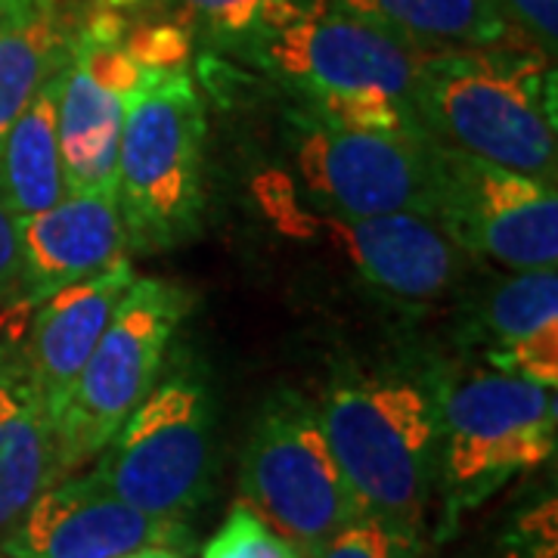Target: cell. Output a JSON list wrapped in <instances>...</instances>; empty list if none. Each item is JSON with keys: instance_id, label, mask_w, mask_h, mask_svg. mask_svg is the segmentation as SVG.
Masks as SVG:
<instances>
[{"instance_id": "e0dca14e", "label": "cell", "mask_w": 558, "mask_h": 558, "mask_svg": "<svg viewBox=\"0 0 558 558\" xmlns=\"http://www.w3.org/2000/svg\"><path fill=\"white\" fill-rule=\"evenodd\" d=\"M124 97L100 87L75 62L65 65L60 97V159L65 196L116 190Z\"/></svg>"}, {"instance_id": "52a82bcc", "label": "cell", "mask_w": 558, "mask_h": 558, "mask_svg": "<svg viewBox=\"0 0 558 558\" xmlns=\"http://www.w3.org/2000/svg\"><path fill=\"white\" fill-rule=\"evenodd\" d=\"M94 475L153 519H186L208 499L215 475V400L208 385L190 373L153 385L100 450Z\"/></svg>"}, {"instance_id": "9a60e30c", "label": "cell", "mask_w": 558, "mask_h": 558, "mask_svg": "<svg viewBox=\"0 0 558 558\" xmlns=\"http://www.w3.org/2000/svg\"><path fill=\"white\" fill-rule=\"evenodd\" d=\"M62 478L53 416L32 379L22 341L0 339V539Z\"/></svg>"}, {"instance_id": "7a4b0ae2", "label": "cell", "mask_w": 558, "mask_h": 558, "mask_svg": "<svg viewBox=\"0 0 558 558\" xmlns=\"http://www.w3.org/2000/svg\"><path fill=\"white\" fill-rule=\"evenodd\" d=\"M319 418L360 512L418 543L438 469L435 400L403 379L339 381Z\"/></svg>"}, {"instance_id": "ac0fdd59", "label": "cell", "mask_w": 558, "mask_h": 558, "mask_svg": "<svg viewBox=\"0 0 558 558\" xmlns=\"http://www.w3.org/2000/svg\"><path fill=\"white\" fill-rule=\"evenodd\" d=\"M62 78L65 69L40 87L0 149V199L20 220L65 199L60 159Z\"/></svg>"}, {"instance_id": "8fae6325", "label": "cell", "mask_w": 558, "mask_h": 558, "mask_svg": "<svg viewBox=\"0 0 558 558\" xmlns=\"http://www.w3.org/2000/svg\"><path fill=\"white\" fill-rule=\"evenodd\" d=\"M264 208L289 236H323L336 245L369 286L410 301L444 299L462 277L469 255L438 223L418 215L341 218L311 215L292 199V183L282 174L258 180Z\"/></svg>"}, {"instance_id": "44dd1931", "label": "cell", "mask_w": 558, "mask_h": 558, "mask_svg": "<svg viewBox=\"0 0 558 558\" xmlns=\"http://www.w3.org/2000/svg\"><path fill=\"white\" fill-rule=\"evenodd\" d=\"M264 0H159L161 16L183 22L193 38L218 53L240 57Z\"/></svg>"}, {"instance_id": "484cf974", "label": "cell", "mask_w": 558, "mask_h": 558, "mask_svg": "<svg viewBox=\"0 0 558 558\" xmlns=\"http://www.w3.org/2000/svg\"><path fill=\"white\" fill-rule=\"evenodd\" d=\"M72 62H75L78 69H84L100 87L119 94L124 100H128L134 90H140L149 75H156V72L140 69L137 62L121 50V44H94V40L75 38Z\"/></svg>"}, {"instance_id": "8992f818", "label": "cell", "mask_w": 558, "mask_h": 558, "mask_svg": "<svg viewBox=\"0 0 558 558\" xmlns=\"http://www.w3.org/2000/svg\"><path fill=\"white\" fill-rule=\"evenodd\" d=\"M242 502L301 558L357 521V499L341 475L319 410L299 395H279L255 422L240 465Z\"/></svg>"}, {"instance_id": "7402d4cb", "label": "cell", "mask_w": 558, "mask_h": 558, "mask_svg": "<svg viewBox=\"0 0 558 558\" xmlns=\"http://www.w3.org/2000/svg\"><path fill=\"white\" fill-rule=\"evenodd\" d=\"M304 106L341 131H357V134H410V131H418L410 106L391 100L385 94H373V90L319 94V97L304 100Z\"/></svg>"}, {"instance_id": "30bf717a", "label": "cell", "mask_w": 558, "mask_h": 558, "mask_svg": "<svg viewBox=\"0 0 558 558\" xmlns=\"http://www.w3.org/2000/svg\"><path fill=\"white\" fill-rule=\"evenodd\" d=\"M432 220L465 255L509 270L558 267V190L549 180L440 146Z\"/></svg>"}, {"instance_id": "9c48e42d", "label": "cell", "mask_w": 558, "mask_h": 558, "mask_svg": "<svg viewBox=\"0 0 558 558\" xmlns=\"http://www.w3.org/2000/svg\"><path fill=\"white\" fill-rule=\"evenodd\" d=\"M435 416L444 478L462 502L537 469L556 450V391L499 369H472L447 381Z\"/></svg>"}, {"instance_id": "ba28073f", "label": "cell", "mask_w": 558, "mask_h": 558, "mask_svg": "<svg viewBox=\"0 0 558 558\" xmlns=\"http://www.w3.org/2000/svg\"><path fill=\"white\" fill-rule=\"evenodd\" d=\"M286 140L304 190L326 208L323 215L435 218L440 146L422 131H341L301 106L289 112Z\"/></svg>"}, {"instance_id": "603a6c76", "label": "cell", "mask_w": 558, "mask_h": 558, "mask_svg": "<svg viewBox=\"0 0 558 558\" xmlns=\"http://www.w3.org/2000/svg\"><path fill=\"white\" fill-rule=\"evenodd\" d=\"M121 50L146 72H186L196 53V38L183 22L156 13L128 25Z\"/></svg>"}, {"instance_id": "4316f807", "label": "cell", "mask_w": 558, "mask_h": 558, "mask_svg": "<svg viewBox=\"0 0 558 558\" xmlns=\"http://www.w3.org/2000/svg\"><path fill=\"white\" fill-rule=\"evenodd\" d=\"M317 558H416V543L395 537L385 524L360 515L323 546Z\"/></svg>"}, {"instance_id": "d6986e66", "label": "cell", "mask_w": 558, "mask_h": 558, "mask_svg": "<svg viewBox=\"0 0 558 558\" xmlns=\"http://www.w3.org/2000/svg\"><path fill=\"white\" fill-rule=\"evenodd\" d=\"M351 16L376 22L422 50L487 47L515 38L494 0H329Z\"/></svg>"}, {"instance_id": "d6a6232c", "label": "cell", "mask_w": 558, "mask_h": 558, "mask_svg": "<svg viewBox=\"0 0 558 558\" xmlns=\"http://www.w3.org/2000/svg\"><path fill=\"white\" fill-rule=\"evenodd\" d=\"M156 7H159V0H156Z\"/></svg>"}, {"instance_id": "f1b7e54d", "label": "cell", "mask_w": 558, "mask_h": 558, "mask_svg": "<svg viewBox=\"0 0 558 558\" xmlns=\"http://www.w3.org/2000/svg\"><path fill=\"white\" fill-rule=\"evenodd\" d=\"M22 286L20 218L0 199V301L16 295Z\"/></svg>"}, {"instance_id": "83f0119b", "label": "cell", "mask_w": 558, "mask_h": 558, "mask_svg": "<svg viewBox=\"0 0 558 558\" xmlns=\"http://www.w3.org/2000/svg\"><path fill=\"white\" fill-rule=\"evenodd\" d=\"M512 35L531 44L543 57L556 60L558 0H494Z\"/></svg>"}, {"instance_id": "d4e9b609", "label": "cell", "mask_w": 558, "mask_h": 558, "mask_svg": "<svg viewBox=\"0 0 558 558\" xmlns=\"http://www.w3.org/2000/svg\"><path fill=\"white\" fill-rule=\"evenodd\" d=\"M490 366L506 373V376H519V379L539 385L546 391L558 388V329H546L531 339L512 341L502 348H487Z\"/></svg>"}, {"instance_id": "3957f363", "label": "cell", "mask_w": 558, "mask_h": 558, "mask_svg": "<svg viewBox=\"0 0 558 558\" xmlns=\"http://www.w3.org/2000/svg\"><path fill=\"white\" fill-rule=\"evenodd\" d=\"M205 109L186 72H156L124 100L116 199L137 252H165L199 230Z\"/></svg>"}, {"instance_id": "ffe728a7", "label": "cell", "mask_w": 558, "mask_h": 558, "mask_svg": "<svg viewBox=\"0 0 558 558\" xmlns=\"http://www.w3.org/2000/svg\"><path fill=\"white\" fill-rule=\"evenodd\" d=\"M481 332L490 348L531 339L546 329H558V274L546 270H515V277L499 282L481 307Z\"/></svg>"}, {"instance_id": "5bb4252c", "label": "cell", "mask_w": 558, "mask_h": 558, "mask_svg": "<svg viewBox=\"0 0 558 558\" xmlns=\"http://www.w3.org/2000/svg\"><path fill=\"white\" fill-rule=\"evenodd\" d=\"M22 286L35 301L47 299L65 282L90 277L128 258V230L116 190L75 193L53 208L20 220Z\"/></svg>"}, {"instance_id": "5b68a950", "label": "cell", "mask_w": 558, "mask_h": 558, "mask_svg": "<svg viewBox=\"0 0 558 558\" xmlns=\"http://www.w3.org/2000/svg\"><path fill=\"white\" fill-rule=\"evenodd\" d=\"M190 311V295L174 282L134 277L116 314L53 413L62 475L100 457L124 418L159 379L168 344Z\"/></svg>"}, {"instance_id": "277c9868", "label": "cell", "mask_w": 558, "mask_h": 558, "mask_svg": "<svg viewBox=\"0 0 558 558\" xmlns=\"http://www.w3.org/2000/svg\"><path fill=\"white\" fill-rule=\"evenodd\" d=\"M422 50L376 22L351 16L329 0H264L240 60L295 87L319 94L373 90L410 106Z\"/></svg>"}, {"instance_id": "4fadbf2b", "label": "cell", "mask_w": 558, "mask_h": 558, "mask_svg": "<svg viewBox=\"0 0 558 558\" xmlns=\"http://www.w3.org/2000/svg\"><path fill=\"white\" fill-rule=\"evenodd\" d=\"M134 277L137 274L131 260L121 258L90 277L65 282L38 301L22 341V354L50 416L60 410L81 366L94 354Z\"/></svg>"}, {"instance_id": "6da1fadb", "label": "cell", "mask_w": 558, "mask_h": 558, "mask_svg": "<svg viewBox=\"0 0 558 558\" xmlns=\"http://www.w3.org/2000/svg\"><path fill=\"white\" fill-rule=\"evenodd\" d=\"M410 112L444 149L556 183V65L521 38L428 50Z\"/></svg>"}, {"instance_id": "f546056e", "label": "cell", "mask_w": 558, "mask_h": 558, "mask_svg": "<svg viewBox=\"0 0 558 558\" xmlns=\"http://www.w3.org/2000/svg\"><path fill=\"white\" fill-rule=\"evenodd\" d=\"M128 558H178L171 549H143V553H134Z\"/></svg>"}, {"instance_id": "1f68e13d", "label": "cell", "mask_w": 558, "mask_h": 558, "mask_svg": "<svg viewBox=\"0 0 558 558\" xmlns=\"http://www.w3.org/2000/svg\"><path fill=\"white\" fill-rule=\"evenodd\" d=\"M0 558H13V556H0Z\"/></svg>"}, {"instance_id": "2e32d148", "label": "cell", "mask_w": 558, "mask_h": 558, "mask_svg": "<svg viewBox=\"0 0 558 558\" xmlns=\"http://www.w3.org/2000/svg\"><path fill=\"white\" fill-rule=\"evenodd\" d=\"M81 16V0H25L0 16V149L35 94L72 62Z\"/></svg>"}, {"instance_id": "cb8c5ba5", "label": "cell", "mask_w": 558, "mask_h": 558, "mask_svg": "<svg viewBox=\"0 0 558 558\" xmlns=\"http://www.w3.org/2000/svg\"><path fill=\"white\" fill-rule=\"evenodd\" d=\"M202 558H301L286 539L274 534L264 521L245 506L236 502L223 521L215 539L205 546Z\"/></svg>"}, {"instance_id": "7c38bea8", "label": "cell", "mask_w": 558, "mask_h": 558, "mask_svg": "<svg viewBox=\"0 0 558 558\" xmlns=\"http://www.w3.org/2000/svg\"><path fill=\"white\" fill-rule=\"evenodd\" d=\"M183 521L153 519L119 499L94 472L44 490L0 539L13 558H128L143 549H183Z\"/></svg>"}, {"instance_id": "4dcf8cb0", "label": "cell", "mask_w": 558, "mask_h": 558, "mask_svg": "<svg viewBox=\"0 0 558 558\" xmlns=\"http://www.w3.org/2000/svg\"><path fill=\"white\" fill-rule=\"evenodd\" d=\"M20 3H25V0H0V16H7V13L16 10Z\"/></svg>"}]
</instances>
